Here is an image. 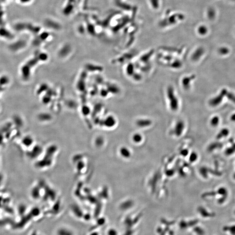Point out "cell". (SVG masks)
<instances>
[{
	"mask_svg": "<svg viewBox=\"0 0 235 235\" xmlns=\"http://www.w3.org/2000/svg\"><path fill=\"white\" fill-rule=\"evenodd\" d=\"M199 211L202 216L204 218H211L214 217L215 216L214 214L209 213L207 211L206 209L202 207H200L199 208Z\"/></svg>",
	"mask_w": 235,
	"mask_h": 235,
	"instance_id": "cell-9",
	"label": "cell"
},
{
	"mask_svg": "<svg viewBox=\"0 0 235 235\" xmlns=\"http://www.w3.org/2000/svg\"><path fill=\"white\" fill-rule=\"evenodd\" d=\"M219 54L222 55H226L229 53V49L227 47H222L220 48L218 50Z\"/></svg>",
	"mask_w": 235,
	"mask_h": 235,
	"instance_id": "cell-17",
	"label": "cell"
},
{
	"mask_svg": "<svg viewBox=\"0 0 235 235\" xmlns=\"http://www.w3.org/2000/svg\"><path fill=\"white\" fill-rule=\"evenodd\" d=\"M226 97L229 101H231L235 105V94L233 93V92L228 91Z\"/></svg>",
	"mask_w": 235,
	"mask_h": 235,
	"instance_id": "cell-18",
	"label": "cell"
},
{
	"mask_svg": "<svg viewBox=\"0 0 235 235\" xmlns=\"http://www.w3.org/2000/svg\"><path fill=\"white\" fill-rule=\"evenodd\" d=\"M230 120L231 121L235 123V113L231 115V117H230Z\"/></svg>",
	"mask_w": 235,
	"mask_h": 235,
	"instance_id": "cell-22",
	"label": "cell"
},
{
	"mask_svg": "<svg viewBox=\"0 0 235 235\" xmlns=\"http://www.w3.org/2000/svg\"><path fill=\"white\" fill-rule=\"evenodd\" d=\"M229 133V130L227 128H223L217 135V139H220L223 137H227Z\"/></svg>",
	"mask_w": 235,
	"mask_h": 235,
	"instance_id": "cell-13",
	"label": "cell"
},
{
	"mask_svg": "<svg viewBox=\"0 0 235 235\" xmlns=\"http://www.w3.org/2000/svg\"><path fill=\"white\" fill-rule=\"evenodd\" d=\"M181 154L183 156H186L189 154V151L187 149H183L181 152Z\"/></svg>",
	"mask_w": 235,
	"mask_h": 235,
	"instance_id": "cell-21",
	"label": "cell"
},
{
	"mask_svg": "<svg viewBox=\"0 0 235 235\" xmlns=\"http://www.w3.org/2000/svg\"><path fill=\"white\" fill-rule=\"evenodd\" d=\"M235 152V144H234L231 147L229 148L226 151V154L228 155L232 154Z\"/></svg>",
	"mask_w": 235,
	"mask_h": 235,
	"instance_id": "cell-20",
	"label": "cell"
},
{
	"mask_svg": "<svg viewBox=\"0 0 235 235\" xmlns=\"http://www.w3.org/2000/svg\"><path fill=\"white\" fill-rule=\"evenodd\" d=\"M119 154L121 157L125 159H129L132 155L131 150L126 146L122 147L120 148Z\"/></svg>",
	"mask_w": 235,
	"mask_h": 235,
	"instance_id": "cell-6",
	"label": "cell"
},
{
	"mask_svg": "<svg viewBox=\"0 0 235 235\" xmlns=\"http://www.w3.org/2000/svg\"><path fill=\"white\" fill-rule=\"evenodd\" d=\"M58 235H74L71 230L66 228H61L57 231Z\"/></svg>",
	"mask_w": 235,
	"mask_h": 235,
	"instance_id": "cell-12",
	"label": "cell"
},
{
	"mask_svg": "<svg viewBox=\"0 0 235 235\" xmlns=\"http://www.w3.org/2000/svg\"><path fill=\"white\" fill-rule=\"evenodd\" d=\"M185 124L184 121L181 120L177 121L174 125L173 132L176 137H180L183 133L185 129Z\"/></svg>",
	"mask_w": 235,
	"mask_h": 235,
	"instance_id": "cell-3",
	"label": "cell"
},
{
	"mask_svg": "<svg viewBox=\"0 0 235 235\" xmlns=\"http://www.w3.org/2000/svg\"><path fill=\"white\" fill-rule=\"evenodd\" d=\"M167 102L169 110L173 112H176L180 109V100L174 88L168 86L166 92Z\"/></svg>",
	"mask_w": 235,
	"mask_h": 235,
	"instance_id": "cell-1",
	"label": "cell"
},
{
	"mask_svg": "<svg viewBox=\"0 0 235 235\" xmlns=\"http://www.w3.org/2000/svg\"><path fill=\"white\" fill-rule=\"evenodd\" d=\"M223 231L229 232L231 235H235V225L232 226H225L223 228Z\"/></svg>",
	"mask_w": 235,
	"mask_h": 235,
	"instance_id": "cell-15",
	"label": "cell"
},
{
	"mask_svg": "<svg viewBox=\"0 0 235 235\" xmlns=\"http://www.w3.org/2000/svg\"><path fill=\"white\" fill-rule=\"evenodd\" d=\"M195 78V76L194 75H192L189 76H186L182 78V84L183 88L186 89H188L190 88L192 81Z\"/></svg>",
	"mask_w": 235,
	"mask_h": 235,
	"instance_id": "cell-4",
	"label": "cell"
},
{
	"mask_svg": "<svg viewBox=\"0 0 235 235\" xmlns=\"http://www.w3.org/2000/svg\"><path fill=\"white\" fill-rule=\"evenodd\" d=\"M90 235H98V234L97 233L95 232V233H92V234Z\"/></svg>",
	"mask_w": 235,
	"mask_h": 235,
	"instance_id": "cell-23",
	"label": "cell"
},
{
	"mask_svg": "<svg viewBox=\"0 0 235 235\" xmlns=\"http://www.w3.org/2000/svg\"><path fill=\"white\" fill-rule=\"evenodd\" d=\"M152 124V121L148 119H140L136 121V125L138 127L141 128L148 127Z\"/></svg>",
	"mask_w": 235,
	"mask_h": 235,
	"instance_id": "cell-7",
	"label": "cell"
},
{
	"mask_svg": "<svg viewBox=\"0 0 235 235\" xmlns=\"http://www.w3.org/2000/svg\"><path fill=\"white\" fill-rule=\"evenodd\" d=\"M220 121V119L219 116H214L210 120V125L214 127H216L219 125Z\"/></svg>",
	"mask_w": 235,
	"mask_h": 235,
	"instance_id": "cell-14",
	"label": "cell"
},
{
	"mask_svg": "<svg viewBox=\"0 0 235 235\" xmlns=\"http://www.w3.org/2000/svg\"><path fill=\"white\" fill-rule=\"evenodd\" d=\"M198 154L195 152L191 153L189 157V161L191 163L195 162L198 159Z\"/></svg>",
	"mask_w": 235,
	"mask_h": 235,
	"instance_id": "cell-16",
	"label": "cell"
},
{
	"mask_svg": "<svg viewBox=\"0 0 235 235\" xmlns=\"http://www.w3.org/2000/svg\"><path fill=\"white\" fill-rule=\"evenodd\" d=\"M105 123V126L108 128H112L116 125V121L115 118L110 116L106 119Z\"/></svg>",
	"mask_w": 235,
	"mask_h": 235,
	"instance_id": "cell-10",
	"label": "cell"
},
{
	"mask_svg": "<svg viewBox=\"0 0 235 235\" xmlns=\"http://www.w3.org/2000/svg\"><path fill=\"white\" fill-rule=\"evenodd\" d=\"M217 192H218L217 193H218L219 194L223 195V196L227 197L228 194L227 190V189H226L225 188H220L217 190Z\"/></svg>",
	"mask_w": 235,
	"mask_h": 235,
	"instance_id": "cell-19",
	"label": "cell"
},
{
	"mask_svg": "<svg viewBox=\"0 0 235 235\" xmlns=\"http://www.w3.org/2000/svg\"><path fill=\"white\" fill-rule=\"evenodd\" d=\"M132 141L135 144H139L142 142L143 140V136L142 134L139 133L134 134L132 137Z\"/></svg>",
	"mask_w": 235,
	"mask_h": 235,
	"instance_id": "cell-11",
	"label": "cell"
},
{
	"mask_svg": "<svg viewBox=\"0 0 235 235\" xmlns=\"http://www.w3.org/2000/svg\"><path fill=\"white\" fill-rule=\"evenodd\" d=\"M9 82V78L7 76H3L0 78V93L4 90V86Z\"/></svg>",
	"mask_w": 235,
	"mask_h": 235,
	"instance_id": "cell-8",
	"label": "cell"
},
{
	"mask_svg": "<svg viewBox=\"0 0 235 235\" xmlns=\"http://www.w3.org/2000/svg\"><path fill=\"white\" fill-rule=\"evenodd\" d=\"M204 52L205 51L203 48H200L197 49L192 55L191 59L194 62L199 61L203 55Z\"/></svg>",
	"mask_w": 235,
	"mask_h": 235,
	"instance_id": "cell-5",
	"label": "cell"
},
{
	"mask_svg": "<svg viewBox=\"0 0 235 235\" xmlns=\"http://www.w3.org/2000/svg\"><path fill=\"white\" fill-rule=\"evenodd\" d=\"M228 91L224 88L221 90L220 93L217 96L209 100V104L211 107H216L220 105L223 101L224 98L226 97Z\"/></svg>",
	"mask_w": 235,
	"mask_h": 235,
	"instance_id": "cell-2",
	"label": "cell"
},
{
	"mask_svg": "<svg viewBox=\"0 0 235 235\" xmlns=\"http://www.w3.org/2000/svg\"><path fill=\"white\" fill-rule=\"evenodd\" d=\"M234 180H235V173L234 174Z\"/></svg>",
	"mask_w": 235,
	"mask_h": 235,
	"instance_id": "cell-24",
	"label": "cell"
}]
</instances>
